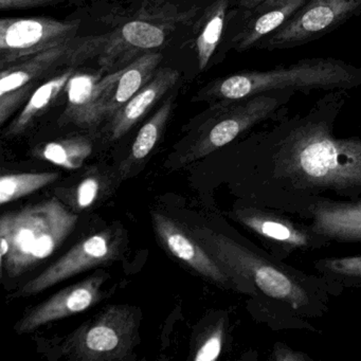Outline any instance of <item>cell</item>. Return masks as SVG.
<instances>
[{
	"label": "cell",
	"instance_id": "cell-20",
	"mask_svg": "<svg viewBox=\"0 0 361 361\" xmlns=\"http://www.w3.org/2000/svg\"><path fill=\"white\" fill-rule=\"evenodd\" d=\"M173 97L166 99L159 109L154 114L153 117L140 128L128 159L122 164L123 174L130 172L134 164L142 161L153 151L164 132V126L172 113Z\"/></svg>",
	"mask_w": 361,
	"mask_h": 361
},
{
	"label": "cell",
	"instance_id": "cell-30",
	"mask_svg": "<svg viewBox=\"0 0 361 361\" xmlns=\"http://www.w3.org/2000/svg\"><path fill=\"white\" fill-rule=\"evenodd\" d=\"M274 359L279 361H304L308 357L300 353L293 352L285 346H278L274 352Z\"/></svg>",
	"mask_w": 361,
	"mask_h": 361
},
{
	"label": "cell",
	"instance_id": "cell-25",
	"mask_svg": "<svg viewBox=\"0 0 361 361\" xmlns=\"http://www.w3.org/2000/svg\"><path fill=\"white\" fill-rule=\"evenodd\" d=\"M101 191V180L97 176L84 178L73 192L71 204L78 210L90 208L98 200Z\"/></svg>",
	"mask_w": 361,
	"mask_h": 361
},
{
	"label": "cell",
	"instance_id": "cell-22",
	"mask_svg": "<svg viewBox=\"0 0 361 361\" xmlns=\"http://www.w3.org/2000/svg\"><path fill=\"white\" fill-rule=\"evenodd\" d=\"M227 9L228 0H217L207 13L204 26L196 39L200 71L206 69L219 46L225 26Z\"/></svg>",
	"mask_w": 361,
	"mask_h": 361
},
{
	"label": "cell",
	"instance_id": "cell-24",
	"mask_svg": "<svg viewBox=\"0 0 361 361\" xmlns=\"http://www.w3.org/2000/svg\"><path fill=\"white\" fill-rule=\"evenodd\" d=\"M115 41L118 47L132 48L137 50H152L164 45L166 41V33L164 29L157 25L147 22L134 20L124 25L119 31Z\"/></svg>",
	"mask_w": 361,
	"mask_h": 361
},
{
	"label": "cell",
	"instance_id": "cell-1",
	"mask_svg": "<svg viewBox=\"0 0 361 361\" xmlns=\"http://www.w3.org/2000/svg\"><path fill=\"white\" fill-rule=\"evenodd\" d=\"M278 161L293 183L345 190L361 188V139H337L323 123L308 122L291 130Z\"/></svg>",
	"mask_w": 361,
	"mask_h": 361
},
{
	"label": "cell",
	"instance_id": "cell-9",
	"mask_svg": "<svg viewBox=\"0 0 361 361\" xmlns=\"http://www.w3.org/2000/svg\"><path fill=\"white\" fill-rule=\"evenodd\" d=\"M122 245L119 230L107 228L75 244L68 252L16 291L14 297L37 295L67 279L117 259Z\"/></svg>",
	"mask_w": 361,
	"mask_h": 361
},
{
	"label": "cell",
	"instance_id": "cell-26",
	"mask_svg": "<svg viewBox=\"0 0 361 361\" xmlns=\"http://www.w3.org/2000/svg\"><path fill=\"white\" fill-rule=\"evenodd\" d=\"M224 342V325L219 322L200 342L196 350L193 360L214 361L221 354Z\"/></svg>",
	"mask_w": 361,
	"mask_h": 361
},
{
	"label": "cell",
	"instance_id": "cell-16",
	"mask_svg": "<svg viewBox=\"0 0 361 361\" xmlns=\"http://www.w3.org/2000/svg\"><path fill=\"white\" fill-rule=\"evenodd\" d=\"M161 59V54L149 52L130 63L126 68L118 71L117 77L109 87L105 101V117H113L141 88L151 81Z\"/></svg>",
	"mask_w": 361,
	"mask_h": 361
},
{
	"label": "cell",
	"instance_id": "cell-12",
	"mask_svg": "<svg viewBox=\"0 0 361 361\" xmlns=\"http://www.w3.org/2000/svg\"><path fill=\"white\" fill-rule=\"evenodd\" d=\"M152 221L160 244L173 257L204 278L219 285L229 284V276L214 257L192 235L188 227L159 212L152 213Z\"/></svg>",
	"mask_w": 361,
	"mask_h": 361
},
{
	"label": "cell",
	"instance_id": "cell-27",
	"mask_svg": "<svg viewBox=\"0 0 361 361\" xmlns=\"http://www.w3.org/2000/svg\"><path fill=\"white\" fill-rule=\"evenodd\" d=\"M324 266L334 274L361 279V257L326 259L324 261Z\"/></svg>",
	"mask_w": 361,
	"mask_h": 361
},
{
	"label": "cell",
	"instance_id": "cell-28",
	"mask_svg": "<svg viewBox=\"0 0 361 361\" xmlns=\"http://www.w3.org/2000/svg\"><path fill=\"white\" fill-rule=\"evenodd\" d=\"M14 212H8L0 219V265L5 262L11 248Z\"/></svg>",
	"mask_w": 361,
	"mask_h": 361
},
{
	"label": "cell",
	"instance_id": "cell-3",
	"mask_svg": "<svg viewBox=\"0 0 361 361\" xmlns=\"http://www.w3.org/2000/svg\"><path fill=\"white\" fill-rule=\"evenodd\" d=\"M78 219L58 198L14 212L11 248L0 267L12 279L32 269L64 243Z\"/></svg>",
	"mask_w": 361,
	"mask_h": 361
},
{
	"label": "cell",
	"instance_id": "cell-8",
	"mask_svg": "<svg viewBox=\"0 0 361 361\" xmlns=\"http://www.w3.org/2000/svg\"><path fill=\"white\" fill-rule=\"evenodd\" d=\"M361 11V0H310L283 26L261 42L268 50L304 45L331 32Z\"/></svg>",
	"mask_w": 361,
	"mask_h": 361
},
{
	"label": "cell",
	"instance_id": "cell-10",
	"mask_svg": "<svg viewBox=\"0 0 361 361\" xmlns=\"http://www.w3.org/2000/svg\"><path fill=\"white\" fill-rule=\"evenodd\" d=\"M73 56L75 46L69 42L1 69L0 124L4 126L20 109L39 80Z\"/></svg>",
	"mask_w": 361,
	"mask_h": 361
},
{
	"label": "cell",
	"instance_id": "cell-7",
	"mask_svg": "<svg viewBox=\"0 0 361 361\" xmlns=\"http://www.w3.org/2000/svg\"><path fill=\"white\" fill-rule=\"evenodd\" d=\"M269 94H257L243 100L233 101L206 126L181 156L180 166L206 157L225 147L245 130L271 115L279 106L280 99Z\"/></svg>",
	"mask_w": 361,
	"mask_h": 361
},
{
	"label": "cell",
	"instance_id": "cell-4",
	"mask_svg": "<svg viewBox=\"0 0 361 361\" xmlns=\"http://www.w3.org/2000/svg\"><path fill=\"white\" fill-rule=\"evenodd\" d=\"M138 327V310L130 305L106 306L75 329L62 350L75 360H126L136 346Z\"/></svg>",
	"mask_w": 361,
	"mask_h": 361
},
{
	"label": "cell",
	"instance_id": "cell-23",
	"mask_svg": "<svg viewBox=\"0 0 361 361\" xmlns=\"http://www.w3.org/2000/svg\"><path fill=\"white\" fill-rule=\"evenodd\" d=\"M58 172L18 173L5 174L0 178V204H7L58 180Z\"/></svg>",
	"mask_w": 361,
	"mask_h": 361
},
{
	"label": "cell",
	"instance_id": "cell-5",
	"mask_svg": "<svg viewBox=\"0 0 361 361\" xmlns=\"http://www.w3.org/2000/svg\"><path fill=\"white\" fill-rule=\"evenodd\" d=\"M188 229L228 276L248 279L265 295L287 302L295 310L307 303L305 291L290 276L248 249L209 228L196 226Z\"/></svg>",
	"mask_w": 361,
	"mask_h": 361
},
{
	"label": "cell",
	"instance_id": "cell-13",
	"mask_svg": "<svg viewBox=\"0 0 361 361\" xmlns=\"http://www.w3.org/2000/svg\"><path fill=\"white\" fill-rule=\"evenodd\" d=\"M118 71L101 79L98 75L77 73L67 84V105L61 123H73L84 128H94L104 120V105L109 87Z\"/></svg>",
	"mask_w": 361,
	"mask_h": 361
},
{
	"label": "cell",
	"instance_id": "cell-15",
	"mask_svg": "<svg viewBox=\"0 0 361 361\" xmlns=\"http://www.w3.org/2000/svg\"><path fill=\"white\" fill-rule=\"evenodd\" d=\"M179 77L180 75L175 69H160L145 87L111 117V139L117 140L123 137L177 83Z\"/></svg>",
	"mask_w": 361,
	"mask_h": 361
},
{
	"label": "cell",
	"instance_id": "cell-29",
	"mask_svg": "<svg viewBox=\"0 0 361 361\" xmlns=\"http://www.w3.org/2000/svg\"><path fill=\"white\" fill-rule=\"evenodd\" d=\"M63 0H0V9H28V8L42 7V6L54 5Z\"/></svg>",
	"mask_w": 361,
	"mask_h": 361
},
{
	"label": "cell",
	"instance_id": "cell-19",
	"mask_svg": "<svg viewBox=\"0 0 361 361\" xmlns=\"http://www.w3.org/2000/svg\"><path fill=\"white\" fill-rule=\"evenodd\" d=\"M92 153V142L82 136L51 141L35 149V157L67 170L81 168Z\"/></svg>",
	"mask_w": 361,
	"mask_h": 361
},
{
	"label": "cell",
	"instance_id": "cell-2",
	"mask_svg": "<svg viewBox=\"0 0 361 361\" xmlns=\"http://www.w3.org/2000/svg\"><path fill=\"white\" fill-rule=\"evenodd\" d=\"M361 85V71L336 59H310L265 71H244L215 82L208 94L233 102L274 90H348Z\"/></svg>",
	"mask_w": 361,
	"mask_h": 361
},
{
	"label": "cell",
	"instance_id": "cell-6",
	"mask_svg": "<svg viewBox=\"0 0 361 361\" xmlns=\"http://www.w3.org/2000/svg\"><path fill=\"white\" fill-rule=\"evenodd\" d=\"M80 24L79 20L3 18L0 20V69L73 42Z\"/></svg>",
	"mask_w": 361,
	"mask_h": 361
},
{
	"label": "cell",
	"instance_id": "cell-21",
	"mask_svg": "<svg viewBox=\"0 0 361 361\" xmlns=\"http://www.w3.org/2000/svg\"><path fill=\"white\" fill-rule=\"evenodd\" d=\"M238 219L255 233L293 247L305 246L307 236L286 221L261 213L240 212Z\"/></svg>",
	"mask_w": 361,
	"mask_h": 361
},
{
	"label": "cell",
	"instance_id": "cell-18",
	"mask_svg": "<svg viewBox=\"0 0 361 361\" xmlns=\"http://www.w3.org/2000/svg\"><path fill=\"white\" fill-rule=\"evenodd\" d=\"M73 75L75 71L68 69L35 90L20 115L8 126L5 132L6 138H14L26 132L35 120L44 111H47L56 98L62 94Z\"/></svg>",
	"mask_w": 361,
	"mask_h": 361
},
{
	"label": "cell",
	"instance_id": "cell-14",
	"mask_svg": "<svg viewBox=\"0 0 361 361\" xmlns=\"http://www.w3.org/2000/svg\"><path fill=\"white\" fill-rule=\"evenodd\" d=\"M310 0H244L246 20L236 35L234 45L245 51L278 30Z\"/></svg>",
	"mask_w": 361,
	"mask_h": 361
},
{
	"label": "cell",
	"instance_id": "cell-17",
	"mask_svg": "<svg viewBox=\"0 0 361 361\" xmlns=\"http://www.w3.org/2000/svg\"><path fill=\"white\" fill-rule=\"evenodd\" d=\"M312 214L317 233L343 242H361V200L352 204H322Z\"/></svg>",
	"mask_w": 361,
	"mask_h": 361
},
{
	"label": "cell",
	"instance_id": "cell-11",
	"mask_svg": "<svg viewBox=\"0 0 361 361\" xmlns=\"http://www.w3.org/2000/svg\"><path fill=\"white\" fill-rule=\"evenodd\" d=\"M109 276L100 272L62 289L29 310L14 329L20 334L30 333L48 323L90 310L102 299V286Z\"/></svg>",
	"mask_w": 361,
	"mask_h": 361
}]
</instances>
